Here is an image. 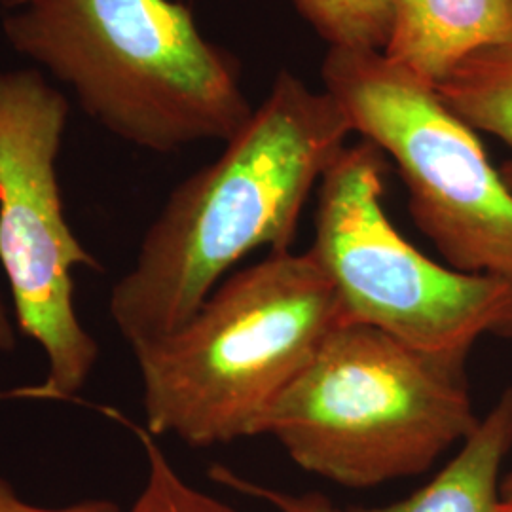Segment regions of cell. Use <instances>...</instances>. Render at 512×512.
I'll list each match as a JSON object with an SVG mask.
<instances>
[{"mask_svg": "<svg viewBox=\"0 0 512 512\" xmlns=\"http://www.w3.org/2000/svg\"><path fill=\"white\" fill-rule=\"evenodd\" d=\"M351 133L327 90L277 74L219 158L169 194L114 283L110 319L129 348L179 329L245 256L291 251L311 190Z\"/></svg>", "mask_w": 512, "mask_h": 512, "instance_id": "obj_1", "label": "cell"}, {"mask_svg": "<svg viewBox=\"0 0 512 512\" xmlns=\"http://www.w3.org/2000/svg\"><path fill=\"white\" fill-rule=\"evenodd\" d=\"M2 31L133 147L226 143L255 110L236 61L175 0H25L6 10Z\"/></svg>", "mask_w": 512, "mask_h": 512, "instance_id": "obj_2", "label": "cell"}, {"mask_svg": "<svg viewBox=\"0 0 512 512\" xmlns=\"http://www.w3.org/2000/svg\"><path fill=\"white\" fill-rule=\"evenodd\" d=\"M346 315L308 251L268 253L226 275L179 329L131 349L145 427L211 448L256 423Z\"/></svg>", "mask_w": 512, "mask_h": 512, "instance_id": "obj_3", "label": "cell"}, {"mask_svg": "<svg viewBox=\"0 0 512 512\" xmlns=\"http://www.w3.org/2000/svg\"><path fill=\"white\" fill-rule=\"evenodd\" d=\"M465 366L344 323L256 423L311 475L351 490L429 471L478 425Z\"/></svg>", "mask_w": 512, "mask_h": 512, "instance_id": "obj_4", "label": "cell"}, {"mask_svg": "<svg viewBox=\"0 0 512 512\" xmlns=\"http://www.w3.org/2000/svg\"><path fill=\"white\" fill-rule=\"evenodd\" d=\"M385 164L384 152L365 139L338 154L319 183L310 253L346 323L465 366L480 338H512V283L442 266L404 238L385 211Z\"/></svg>", "mask_w": 512, "mask_h": 512, "instance_id": "obj_5", "label": "cell"}, {"mask_svg": "<svg viewBox=\"0 0 512 512\" xmlns=\"http://www.w3.org/2000/svg\"><path fill=\"white\" fill-rule=\"evenodd\" d=\"M325 90L393 160L410 217L450 268L512 283V190L437 88L378 50L330 48Z\"/></svg>", "mask_w": 512, "mask_h": 512, "instance_id": "obj_6", "label": "cell"}, {"mask_svg": "<svg viewBox=\"0 0 512 512\" xmlns=\"http://www.w3.org/2000/svg\"><path fill=\"white\" fill-rule=\"evenodd\" d=\"M71 105L37 69L0 71V266L19 332L37 344L42 399L88 384L99 346L74 300L78 268H99L67 220L57 160Z\"/></svg>", "mask_w": 512, "mask_h": 512, "instance_id": "obj_7", "label": "cell"}, {"mask_svg": "<svg viewBox=\"0 0 512 512\" xmlns=\"http://www.w3.org/2000/svg\"><path fill=\"white\" fill-rule=\"evenodd\" d=\"M512 448V387L507 389L458 456L416 494L380 509H344L327 495L289 494L215 465L209 476L277 512H495L501 501V467Z\"/></svg>", "mask_w": 512, "mask_h": 512, "instance_id": "obj_8", "label": "cell"}, {"mask_svg": "<svg viewBox=\"0 0 512 512\" xmlns=\"http://www.w3.org/2000/svg\"><path fill=\"white\" fill-rule=\"evenodd\" d=\"M512 44V0H393L384 54L437 86L471 55Z\"/></svg>", "mask_w": 512, "mask_h": 512, "instance_id": "obj_9", "label": "cell"}, {"mask_svg": "<svg viewBox=\"0 0 512 512\" xmlns=\"http://www.w3.org/2000/svg\"><path fill=\"white\" fill-rule=\"evenodd\" d=\"M435 88L463 122L509 147L499 173L512 190V44L471 55Z\"/></svg>", "mask_w": 512, "mask_h": 512, "instance_id": "obj_10", "label": "cell"}, {"mask_svg": "<svg viewBox=\"0 0 512 512\" xmlns=\"http://www.w3.org/2000/svg\"><path fill=\"white\" fill-rule=\"evenodd\" d=\"M330 48L384 52L391 35L393 0H293Z\"/></svg>", "mask_w": 512, "mask_h": 512, "instance_id": "obj_11", "label": "cell"}, {"mask_svg": "<svg viewBox=\"0 0 512 512\" xmlns=\"http://www.w3.org/2000/svg\"><path fill=\"white\" fill-rule=\"evenodd\" d=\"M112 420L124 425L139 440L145 461L147 478L141 494L133 501L128 512H236L213 495L188 484L177 473L173 463L165 456L162 446L154 435H150L145 425L126 418L118 410H105Z\"/></svg>", "mask_w": 512, "mask_h": 512, "instance_id": "obj_12", "label": "cell"}, {"mask_svg": "<svg viewBox=\"0 0 512 512\" xmlns=\"http://www.w3.org/2000/svg\"><path fill=\"white\" fill-rule=\"evenodd\" d=\"M0 512H122L118 505L109 499H86L78 501L67 507H38L29 501H25L16 492V488L0 476Z\"/></svg>", "mask_w": 512, "mask_h": 512, "instance_id": "obj_13", "label": "cell"}, {"mask_svg": "<svg viewBox=\"0 0 512 512\" xmlns=\"http://www.w3.org/2000/svg\"><path fill=\"white\" fill-rule=\"evenodd\" d=\"M18 327L14 321V313L8 310L4 296L0 294V355L12 353L18 348Z\"/></svg>", "mask_w": 512, "mask_h": 512, "instance_id": "obj_14", "label": "cell"}, {"mask_svg": "<svg viewBox=\"0 0 512 512\" xmlns=\"http://www.w3.org/2000/svg\"><path fill=\"white\" fill-rule=\"evenodd\" d=\"M501 499H512V471L501 480Z\"/></svg>", "mask_w": 512, "mask_h": 512, "instance_id": "obj_15", "label": "cell"}, {"mask_svg": "<svg viewBox=\"0 0 512 512\" xmlns=\"http://www.w3.org/2000/svg\"><path fill=\"white\" fill-rule=\"evenodd\" d=\"M495 512H512V499H501Z\"/></svg>", "mask_w": 512, "mask_h": 512, "instance_id": "obj_16", "label": "cell"}, {"mask_svg": "<svg viewBox=\"0 0 512 512\" xmlns=\"http://www.w3.org/2000/svg\"><path fill=\"white\" fill-rule=\"evenodd\" d=\"M25 0H0V6H4V10H12V8H16L19 4H23Z\"/></svg>", "mask_w": 512, "mask_h": 512, "instance_id": "obj_17", "label": "cell"}]
</instances>
